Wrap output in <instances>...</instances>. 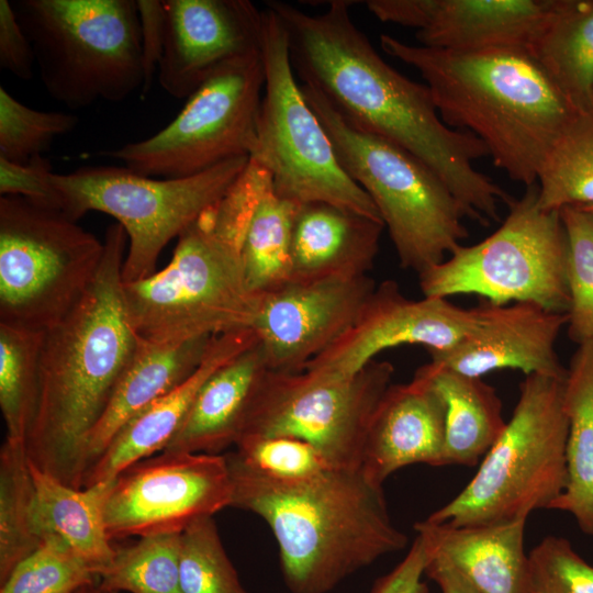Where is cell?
Returning <instances> with one entry per match:
<instances>
[{
    "label": "cell",
    "instance_id": "1",
    "mask_svg": "<svg viewBox=\"0 0 593 593\" xmlns=\"http://www.w3.org/2000/svg\"><path fill=\"white\" fill-rule=\"evenodd\" d=\"M350 1H331L321 14L268 1L287 31L290 58L303 85L316 89L349 126L418 157L449 188L466 217L499 221L513 199L473 161L489 156L473 134L446 125L426 85L403 76L355 25Z\"/></svg>",
    "mask_w": 593,
    "mask_h": 593
},
{
    "label": "cell",
    "instance_id": "2",
    "mask_svg": "<svg viewBox=\"0 0 593 593\" xmlns=\"http://www.w3.org/2000/svg\"><path fill=\"white\" fill-rule=\"evenodd\" d=\"M103 243L100 267L82 298L43 331L24 440L30 462L75 489H82L88 437L141 339L124 300L123 226H108Z\"/></svg>",
    "mask_w": 593,
    "mask_h": 593
},
{
    "label": "cell",
    "instance_id": "3",
    "mask_svg": "<svg viewBox=\"0 0 593 593\" xmlns=\"http://www.w3.org/2000/svg\"><path fill=\"white\" fill-rule=\"evenodd\" d=\"M231 507L261 517L279 548L292 593H327L349 574L405 548L383 489L361 468L331 467L302 480L266 477L226 454Z\"/></svg>",
    "mask_w": 593,
    "mask_h": 593
},
{
    "label": "cell",
    "instance_id": "4",
    "mask_svg": "<svg viewBox=\"0 0 593 593\" xmlns=\"http://www.w3.org/2000/svg\"><path fill=\"white\" fill-rule=\"evenodd\" d=\"M381 48L416 69L443 122L473 134L495 167L532 187L578 113L525 47L447 51L380 36Z\"/></svg>",
    "mask_w": 593,
    "mask_h": 593
},
{
    "label": "cell",
    "instance_id": "5",
    "mask_svg": "<svg viewBox=\"0 0 593 593\" xmlns=\"http://www.w3.org/2000/svg\"><path fill=\"white\" fill-rule=\"evenodd\" d=\"M244 237L210 206L177 238L166 267L123 282L136 334L148 342L178 343L251 328L259 296L245 278Z\"/></svg>",
    "mask_w": 593,
    "mask_h": 593
},
{
    "label": "cell",
    "instance_id": "6",
    "mask_svg": "<svg viewBox=\"0 0 593 593\" xmlns=\"http://www.w3.org/2000/svg\"><path fill=\"white\" fill-rule=\"evenodd\" d=\"M13 9L46 92L71 110L121 102L144 86L134 0H19Z\"/></svg>",
    "mask_w": 593,
    "mask_h": 593
},
{
    "label": "cell",
    "instance_id": "7",
    "mask_svg": "<svg viewBox=\"0 0 593 593\" xmlns=\"http://www.w3.org/2000/svg\"><path fill=\"white\" fill-rule=\"evenodd\" d=\"M566 378L528 374L512 417L469 483L425 521L449 526L527 519L567 485Z\"/></svg>",
    "mask_w": 593,
    "mask_h": 593
},
{
    "label": "cell",
    "instance_id": "8",
    "mask_svg": "<svg viewBox=\"0 0 593 593\" xmlns=\"http://www.w3.org/2000/svg\"><path fill=\"white\" fill-rule=\"evenodd\" d=\"M300 86L342 168L378 209L400 265L418 275L445 260L468 237L465 212L445 182L406 149L346 124L313 87Z\"/></svg>",
    "mask_w": 593,
    "mask_h": 593
},
{
    "label": "cell",
    "instance_id": "9",
    "mask_svg": "<svg viewBox=\"0 0 593 593\" xmlns=\"http://www.w3.org/2000/svg\"><path fill=\"white\" fill-rule=\"evenodd\" d=\"M260 52L265 88L249 159L267 170L279 197L296 205L327 202L382 222L367 192L342 168L306 102L295 81L287 31L268 7L262 10Z\"/></svg>",
    "mask_w": 593,
    "mask_h": 593
},
{
    "label": "cell",
    "instance_id": "10",
    "mask_svg": "<svg viewBox=\"0 0 593 593\" xmlns=\"http://www.w3.org/2000/svg\"><path fill=\"white\" fill-rule=\"evenodd\" d=\"M248 156L225 160L183 178L146 177L125 167H82L52 174L60 211L78 221L89 211L105 213L127 236L123 282L153 275L167 244L179 237L232 188L248 164Z\"/></svg>",
    "mask_w": 593,
    "mask_h": 593
},
{
    "label": "cell",
    "instance_id": "11",
    "mask_svg": "<svg viewBox=\"0 0 593 593\" xmlns=\"http://www.w3.org/2000/svg\"><path fill=\"white\" fill-rule=\"evenodd\" d=\"M537 183L507 204L496 231L460 245L449 257L418 273L423 296L477 294L491 303L530 302L567 313L568 238L560 211L538 205Z\"/></svg>",
    "mask_w": 593,
    "mask_h": 593
},
{
    "label": "cell",
    "instance_id": "12",
    "mask_svg": "<svg viewBox=\"0 0 593 593\" xmlns=\"http://www.w3.org/2000/svg\"><path fill=\"white\" fill-rule=\"evenodd\" d=\"M104 243L61 211L0 198V323L45 331L93 281Z\"/></svg>",
    "mask_w": 593,
    "mask_h": 593
},
{
    "label": "cell",
    "instance_id": "13",
    "mask_svg": "<svg viewBox=\"0 0 593 593\" xmlns=\"http://www.w3.org/2000/svg\"><path fill=\"white\" fill-rule=\"evenodd\" d=\"M265 88L261 52L231 60L206 79L156 134L96 156L146 177L183 178L248 156Z\"/></svg>",
    "mask_w": 593,
    "mask_h": 593
},
{
    "label": "cell",
    "instance_id": "14",
    "mask_svg": "<svg viewBox=\"0 0 593 593\" xmlns=\"http://www.w3.org/2000/svg\"><path fill=\"white\" fill-rule=\"evenodd\" d=\"M393 372V365L384 360H373L349 378L269 370L250 402L238 439L292 437L316 447L333 467L360 468L370 419Z\"/></svg>",
    "mask_w": 593,
    "mask_h": 593
},
{
    "label": "cell",
    "instance_id": "15",
    "mask_svg": "<svg viewBox=\"0 0 593 593\" xmlns=\"http://www.w3.org/2000/svg\"><path fill=\"white\" fill-rule=\"evenodd\" d=\"M225 455L161 451L124 469L104 502L111 540L181 533L232 503Z\"/></svg>",
    "mask_w": 593,
    "mask_h": 593
},
{
    "label": "cell",
    "instance_id": "16",
    "mask_svg": "<svg viewBox=\"0 0 593 593\" xmlns=\"http://www.w3.org/2000/svg\"><path fill=\"white\" fill-rule=\"evenodd\" d=\"M482 318V303L462 309L445 298L412 300L394 280H384L376 286L353 325L304 371L349 378L381 351L401 345H422L428 353L445 351L474 332Z\"/></svg>",
    "mask_w": 593,
    "mask_h": 593
},
{
    "label": "cell",
    "instance_id": "17",
    "mask_svg": "<svg viewBox=\"0 0 593 593\" xmlns=\"http://www.w3.org/2000/svg\"><path fill=\"white\" fill-rule=\"evenodd\" d=\"M376 286L368 275L290 280L260 295L251 329L269 370L303 371L353 325Z\"/></svg>",
    "mask_w": 593,
    "mask_h": 593
},
{
    "label": "cell",
    "instance_id": "18",
    "mask_svg": "<svg viewBox=\"0 0 593 593\" xmlns=\"http://www.w3.org/2000/svg\"><path fill=\"white\" fill-rule=\"evenodd\" d=\"M160 87L189 98L231 60L260 51L262 11L248 0H163Z\"/></svg>",
    "mask_w": 593,
    "mask_h": 593
},
{
    "label": "cell",
    "instance_id": "19",
    "mask_svg": "<svg viewBox=\"0 0 593 593\" xmlns=\"http://www.w3.org/2000/svg\"><path fill=\"white\" fill-rule=\"evenodd\" d=\"M378 20L415 29L419 45L447 51L528 48L549 0H368Z\"/></svg>",
    "mask_w": 593,
    "mask_h": 593
},
{
    "label": "cell",
    "instance_id": "20",
    "mask_svg": "<svg viewBox=\"0 0 593 593\" xmlns=\"http://www.w3.org/2000/svg\"><path fill=\"white\" fill-rule=\"evenodd\" d=\"M481 303L483 318L478 328L454 347L429 353V362L478 378L499 369L566 378L556 342L568 323L567 313L530 302Z\"/></svg>",
    "mask_w": 593,
    "mask_h": 593
},
{
    "label": "cell",
    "instance_id": "21",
    "mask_svg": "<svg viewBox=\"0 0 593 593\" xmlns=\"http://www.w3.org/2000/svg\"><path fill=\"white\" fill-rule=\"evenodd\" d=\"M415 463L446 466L445 405L429 380L416 370L407 383L390 384L366 434L360 468L374 484Z\"/></svg>",
    "mask_w": 593,
    "mask_h": 593
},
{
    "label": "cell",
    "instance_id": "22",
    "mask_svg": "<svg viewBox=\"0 0 593 593\" xmlns=\"http://www.w3.org/2000/svg\"><path fill=\"white\" fill-rule=\"evenodd\" d=\"M256 343L251 328L213 336L198 369L172 391L137 413L114 435L87 471L82 488L112 481L133 463L164 451L208 378Z\"/></svg>",
    "mask_w": 593,
    "mask_h": 593
},
{
    "label": "cell",
    "instance_id": "23",
    "mask_svg": "<svg viewBox=\"0 0 593 593\" xmlns=\"http://www.w3.org/2000/svg\"><path fill=\"white\" fill-rule=\"evenodd\" d=\"M380 221L327 202L298 208L292 230V281L367 276L379 251Z\"/></svg>",
    "mask_w": 593,
    "mask_h": 593
},
{
    "label": "cell",
    "instance_id": "24",
    "mask_svg": "<svg viewBox=\"0 0 593 593\" xmlns=\"http://www.w3.org/2000/svg\"><path fill=\"white\" fill-rule=\"evenodd\" d=\"M526 521L449 526L424 519L414 529L432 552L446 558L481 593H532Z\"/></svg>",
    "mask_w": 593,
    "mask_h": 593
},
{
    "label": "cell",
    "instance_id": "25",
    "mask_svg": "<svg viewBox=\"0 0 593 593\" xmlns=\"http://www.w3.org/2000/svg\"><path fill=\"white\" fill-rule=\"evenodd\" d=\"M268 371L258 343L215 370L164 451L219 454L235 446L250 402Z\"/></svg>",
    "mask_w": 593,
    "mask_h": 593
},
{
    "label": "cell",
    "instance_id": "26",
    "mask_svg": "<svg viewBox=\"0 0 593 593\" xmlns=\"http://www.w3.org/2000/svg\"><path fill=\"white\" fill-rule=\"evenodd\" d=\"M212 337L178 343L139 339L133 358L88 437L85 450L86 473L132 417L172 391L198 369Z\"/></svg>",
    "mask_w": 593,
    "mask_h": 593
},
{
    "label": "cell",
    "instance_id": "27",
    "mask_svg": "<svg viewBox=\"0 0 593 593\" xmlns=\"http://www.w3.org/2000/svg\"><path fill=\"white\" fill-rule=\"evenodd\" d=\"M527 49L575 112H593V0H549Z\"/></svg>",
    "mask_w": 593,
    "mask_h": 593
},
{
    "label": "cell",
    "instance_id": "28",
    "mask_svg": "<svg viewBox=\"0 0 593 593\" xmlns=\"http://www.w3.org/2000/svg\"><path fill=\"white\" fill-rule=\"evenodd\" d=\"M35 488V524L40 536L61 537L99 574L112 562L104 523V502L112 481L71 488L29 461Z\"/></svg>",
    "mask_w": 593,
    "mask_h": 593
},
{
    "label": "cell",
    "instance_id": "29",
    "mask_svg": "<svg viewBox=\"0 0 593 593\" xmlns=\"http://www.w3.org/2000/svg\"><path fill=\"white\" fill-rule=\"evenodd\" d=\"M417 370L429 380L445 405L446 466H475L506 426L495 389L482 378L432 362Z\"/></svg>",
    "mask_w": 593,
    "mask_h": 593
},
{
    "label": "cell",
    "instance_id": "30",
    "mask_svg": "<svg viewBox=\"0 0 593 593\" xmlns=\"http://www.w3.org/2000/svg\"><path fill=\"white\" fill-rule=\"evenodd\" d=\"M563 404L567 485L550 510L569 513L585 535L593 536V342L578 345L571 358Z\"/></svg>",
    "mask_w": 593,
    "mask_h": 593
},
{
    "label": "cell",
    "instance_id": "31",
    "mask_svg": "<svg viewBox=\"0 0 593 593\" xmlns=\"http://www.w3.org/2000/svg\"><path fill=\"white\" fill-rule=\"evenodd\" d=\"M299 206L279 197L272 183L257 203L240 249L248 288L257 296L291 280L292 230Z\"/></svg>",
    "mask_w": 593,
    "mask_h": 593
},
{
    "label": "cell",
    "instance_id": "32",
    "mask_svg": "<svg viewBox=\"0 0 593 593\" xmlns=\"http://www.w3.org/2000/svg\"><path fill=\"white\" fill-rule=\"evenodd\" d=\"M42 541L24 441L5 437L0 448V584Z\"/></svg>",
    "mask_w": 593,
    "mask_h": 593
},
{
    "label": "cell",
    "instance_id": "33",
    "mask_svg": "<svg viewBox=\"0 0 593 593\" xmlns=\"http://www.w3.org/2000/svg\"><path fill=\"white\" fill-rule=\"evenodd\" d=\"M546 211L593 205V112L577 113L561 132L537 179Z\"/></svg>",
    "mask_w": 593,
    "mask_h": 593
},
{
    "label": "cell",
    "instance_id": "34",
    "mask_svg": "<svg viewBox=\"0 0 593 593\" xmlns=\"http://www.w3.org/2000/svg\"><path fill=\"white\" fill-rule=\"evenodd\" d=\"M180 535H148L116 549L112 562L98 577L99 585L108 593H182Z\"/></svg>",
    "mask_w": 593,
    "mask_h": 593
},
{
    "label": "cell",
    "instance_id": "35",
    "mask_svg": "<svg viewBox=\"0 0 593 593\" xmlns=\"http://www.w3.org/2000/svg\"><path fill=\"white\" fill-rule=\"evenodd\" d=\"M43 332L0 323V407L7 436L25 440L33 412Z\"/></svg>",
    "mask_w": 593,
    "mask_h": 593
},
{
    "label": "cell",
    "instance_id": "36",
    "mask_svg": "<svg viewBox=\"0 0 593 593\" xmlns=\"http://www.w3.org/2000/svg\"><path fill=\"white\" fill-rule=\"evenodd\" d=\"M98 582L93 569L58 535H47L0 584V593H76Z\"/></svg>",
    "mask_w": 593,
    "mask_h": 593
},
{
    "label": "cell",
    "instance_id": "37",
    "mask_svg": "<svg viewBox=\"0 0 593 593\" xmlns=\"http://www.w3.org/2000/svg\"><path fill=\"white\" fill-rule=\"evenodd\" d=\"M179 577L182 593H247L213 516L200 517L181 532Z\"/></svg>",
    "mask_w": 593,
    "mask_h": 593
},
{
    "label": "cell",
    "instance_id": "38",
    "mask_svg": "<svg viewBox=\"0 0 593 593\" xmlns=\"http://www.w3.org/2000/svg\"><path fill=\"white\" fill-rule=\"evenodd\" d=\"M560 216L568 238L567 331L581 345L593 342V216L578 206L562 208Z\"/></svg>",
    "mask_w": 593,
    "mask_h": 593
},
{
    "label": "cell",
    "instance_id": "39",
    "mask_svg": "<svg viewBox=\"0 0 593 593\" xmlns=\"http://www.w3.org/2000/svg\"><path fill=\"white\" fill-rule=\"evenodd\" d=\"M78 116L40 111L21 103L0 87V157L25 165L46 152L54 139L71 132Z\"/></svg>",
    "mask_w": 593,
    "mask_h": 593
},
{
    "label": "cell",
    "instance_id": "40",
    "mask_svg": "<svg viewBox=\"0 0 593 593\" xmlns=\"http://www.w3.org/2000/svg\"><path fill=\"white\" fill-rule=\"evenodd\" d=\"M236 457L253 470L282 481L314 477L333 467L307 441L286 436H247L235 444Z\"/></svg>",
    "mask_w": 593,
    "mask_h": 593
},
{
    "label": "cell",
    "instance_id": "41",
    "mask_svg": "<svg viewBox=\"0 0 593 593\" xmlns=\"http://www.w3.org/2000/svg\"><path fill=\"white\" fill-rule=\"evenodd\" d=\"M533 590L537 593H593V566L558 536L545 537L528 553Z\"/></svg>",
    "mask_w": 593,
    "mask_h": 593
},
{
    "label": "cell",
    "instance_id": "42",
    "mask_svg": "<svg viewBox=\"0 0 593 593\" xmlns=\"http://www.w3.org/2000/svg\"><path fill=\"white\" fill-rule=\"evenodd\" d=\"M52 165L42 155L20 165L0 157V194L19 195L60 211V199L52 183Z\"/></svg>",
    "mask_w": 593,
    "mask_h": 593
},
{
    "label": "cell",
    "instance_id": "43",
    "mask_svg": "<svg viewBox=\"0 0 593 593\" xmlns=\"http://www.w3.org/2000/svg\"><path fill=\"white\" fill-rule=\"evenodd\" d=\"M35 56L22 30L13 5L0 0V67L15 77L30 80L34 74Z\"/></svg>",
    "mask_w": 593,
    "mask_h": 593
},
{
    "label": "cell",
    "instance_id": "44",
    "mask_svg": "<svg viewBox=\"0 0 593 593\" xmlns=\"http://www.w3.org/2000/svg\"><path fill=\"white\" fill-rule=\"evenodd\" d=\"M428 561V549L417 535L409 552L389 573L379 578L370 593H427L422 578Z\"/></svg>",
    "mask_w": 593,
    "mask_h": 593
},
{
    "label": "cell",
    "instance_id": "45",
    "mask_svg": "<svg viewBox=\"0 0 593 593\" xmlns=\"http://www.w3.org/2000/svg\"><path fill=\"white\" fill-rule=\"evenodd\" d=\"M142 32L144 86L146 93L153 82L164 45L165 10L163 0H136Z\"/></svg>",
    "mask_w": 593,
    "mask_h": 593
},
{
    "label": "cell",
    "instance_id": "46",
    "mask_svg": "<svg viewBox=\"0 0 593 593\" xmlns=\"http://www.w3.org/2000/svg\"><path fill=\"white\" fill-rule=\"evenodd\" d=\"M425 574L439 586L441 593H481L446 558L429 549Z\"/></svg>",
    "mask_w": 593,
    "mask_h": 593
},
{
    "label": "cell",
    "instance_id": "47",
    "mask_svg": "<svg viewBox=\"0 0 593 593\" xmlns=\"http://www.w3.org/2000/svg\"><path fill=\"white\" fill-rule=\"evenodd\" d=\"M76 593H108L105 592L98 582L83 586Z\"/></svg>",
    "mask_w": 593,
    "mask_h": 593
},
{
    "label": "cell",
    "instance_id": "48",
    "mask_svg": "<svg viewBox=\"0 0 593 593\" xmlns=\"http://www.w3.org/2000/svg\"><path fill=\"white\" fill-rule=\"evenodd\" d=\"M580 209L584 210L585 212H588L589 214H591L593 216V205H591V206H581Z\"/></svg>",
    "mask_w": 593,
    "mask_h": 593
},
{
    "label": "cell",
    "instance_id": "49",
    "mask_svg": "<svg viewBox=\"0 0 593 593\" xmlns=\"http://www.w3.org/2000/svg\"><path fill=\"white\" fill-rule=\"evenodd\" d=\"M532 593H537V592H535V591L533 590V592H532Z\"/></svg>",
    "mask_w": 593,
    "mask_h": 593
}]
</instances>
